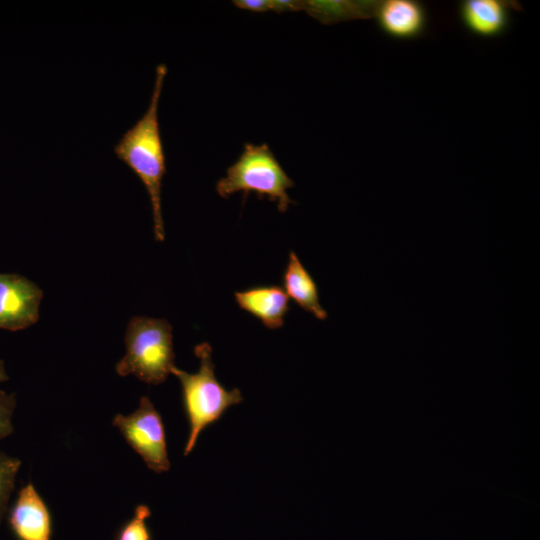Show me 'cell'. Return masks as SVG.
Here are the masks:
<instances>
[{
  "instance_id": "e0dca14e",
  "label": "cell",
  "mask_w": 540,
  "mask_h": 540,
  "mask_svg": "<svg viewBox=\"0 0 540 540\" xmlns=\"http://www.w3.org/2000/svg\"><path fill=\"white\" fill-rule=\"evenodd\" d=\"M303 9L302 1L293 0H270V10L277 13L299 11Z\"/></svg>"
},
{
  "instance_id": "7c38bea8",
  "label": "cell",
  "mask_w": 540,
  "mask_h": 540,
  "mask_svg": "<svg viewBox=\"0 0 540 540\" xmlns=\"http://www.w3.org/2000/svg\"><path fill=\"white\" fill-rule=\"evenodd\" d=\"M376 6L368 2L303 1V10L324 23L364 17L367 12H375Z\"/></svg>"
},
{
  "instance_id": "7a4b0ae2",
  "label": "cell",
  "mask_w": 540,
  "mask_h": 540,
  "mask_svg": "<svg viewBox=\"0 0 540 540\" xmlns=\"http://www.w3.org/2000/svg\"><path fill=\"white\" fill-rule=\"evenodd\" d=\"M194 353L200 360L196 373H188L176 366H173L170 372L180 382L183 406L189 423L185 456L193 450L203 429L216 422L228 408L243 401L238 388L227 390L217 380L209 343L196 345Z\"/></svg>"
},
{
  "instance_id": "5bb4252c",
  "label": "cell",
  "mask_w": 540,
  "mask_h": 540,
  "mask_svg": "<svg viewBox=\"0 0 540 540\" xmlns=\"http://www.w3.org/2000/svg\"><path fill=\"white\" fill-rule=\"evenodd\" d=\"M151 511L146 505H138L134 515L117 532L115 540H152L150 529L146 523Z\"/></svg>"
},
{
  "instance_id": "52a82bcc",
  "label": "cell",
  "mask_w": 540,
  "mask_h": 540,
  "mask_svg": "<svg viewBox=\"0 0 540 540\" xmlns=\"http://www.w3.org/2000/svg\"><path fill=\"white\" fill-rule=\"evenodd\" d=\"M7 523L17 540H52V515L32 483L18 492L8 511Z\"/></svg>"
},
{
  "instance_id": "5b68a950",
  "label": "cell",
  "mask_w": 540,
  "mask_h": 540,
  "mask_svg": "<svg viewBox=\"0 0 540 540\" xmlns=\"http://www.w3.org/2000/svg\"><path fill=\"white\" fill-rule=\"evenodd\" d=\"M112 424L150 470L161 473L170 469L164 424L148 397H141L133 413L117 414Z\"/></svg>"
},
{
  "instance_id": "4fadbf2b",
  "label": "cell",
  "mask_w": 540,
  "mask_h": 540,
  "mask_svg": "<svg viewBox=\"0 0 540 540\" xmlns=\"http://www.w3.org/2000/svg\"><path fill=\"white\" fill-rule=\"evenodd\" d=\"M21 461L0 451V523L6 513Z\"/></svg>"
},
{
  "instance_id": "30bf717a",
  "label": "cell",
  "mask_w": 540,
  "mask_h": 540,
  "mask_svg": "<svg viewBox=\"0 0 540 540\" xmlns=\"http://www.w3.org/2000/svg\"><path fill=\"white\" fill-rule=\"evenodd\" d=\"M234 298L240 309L253 315L268 329H278L290 310L289 298L277 285L256 286L236 291Z\"/></svg>"
},
{
  "instance_id": "8992f818",
  "label": "cell",
  "mask_w": 540,
  "mask_h": 540,
  "mask_svg": "<svg viewBox=\"0 0 540 540\" xmlns=\"http://www.w3.org/2000/svg\"><path fill=\"white\" fill-rule=\"evenodd\" d=\"M43 292L28 278L0 273V329L18 331L38 321Z\"/></svg>"
},
{
  "instance_id": "9c48e42d",
  "label": "cell",
  "mask_w": 540,
  "mask_h": 540,
  "mask_svg": "<svg viewBox=\"0 0 540 540\" xmlns=\"http://www.w3.org/2000/svg\"><path fill=\"white\" fill-rule=\"evenodd\" d=\"M515 5L503 0H465L459 5V17L471 34L494 38L508 29Z\"/></svg>"
},
{
  "instance_id": "ac0fdd59",
  "label": "cell",
  "mask_w": 540,
  "mask_h": 540,
  "mask_svg": "<svg viewBox=\"0 0 540 540\" xmlns=\"http://www.w3.org/2000/svg\"><path fill=\"white\" fill-rule=\"evenodd\" d=\"M8 379L9 377L5 370L4 361L0 360V383L6 382Z\"/></svg>"
},
{
  "instance_id": "3957f363",
  "label": "cell",
  "mask_w": 540,
  "mask_h": 540,
  "mask_svg": "<svg viewBox=\"0 0 540 540\" xmlns=\"http://www.w3.org/2000/svg\"><path fill=\"white\" fill-rule=\"evenodd\" d=\"M126 353L116 364L120 376L134 375L152 385L163 383L174 365L172 326L162 318L136 316L125 332Z\"/></svg>"
},
{
  "instance_id": "8fae6325",
  "label": "cell",
  "mask_w": 540,
  "mask_h": 540,
  "mask_svg": "<svg viewBox=\"0 0 540 540\" xmlns=\"http://www.w3.org/2000/svg\"><path fill=\"white\" fill-rule=\"evenodd\" d=\"M282 282L288 298L294 300L299 307L319 320L328 318V313L320 303L315 280L294 251L289 254L288 263L282 274Z\"/></svg>"
},
{
  "instance_id": "2e32d148",
  "label": "cell",
  "mask_w": 540,
  "mask_h": 540,
  "mask_svg": "<svg viewBox=\"0 0 540 540\" xmlns=\"http://www.w3.org/2000/svg\"><path fill=\"white\" fill-rule=\"evenodd\" d=\"M234 5L238 8L263 13L270 10V0H235Z\"/></svg>"
},
{
  "instance_id": "9a60e30c",
  "label": "cell",
  "mask_w": 540,
  "mask_h": 540,
  "mask_svg": "<svg viewBox=\"0 0 540 540\" xmlns=\"http://www.w3.org/2000/svg\"><path fill=\"white\" fill-rule=\"evenodd\" d=\"M15 407V393L0 391V440L13 432L12 416Z\"/></svg>"
},
{
  "instance_id": "277c9868",
  "label": "cell",
  "mask_w": 540,
  "mask_h": 540,
  "mask_svg": "<svg viewBox=\"0 0 540 540\" xmlns=\"http://www.w3.org/2000/svg\"><path fill=\"white\" fill-rule=\"evenodd\" d=\"M294 185L267 144L247 143L238 160L227 168L226 176L217 182L216 191L222 198L243 192V203L254 192L259 199L276 202L279 212L284 213L294 203L287 192Z\"/></svg>"
},
{
  "instance_id": "ba28073f",
  "label": "cell",
  "mask_w": 540,
  "mask_h": 540,
  "mask_svg": "<svg viewBox=\"0 0 540 540\" xmlns=\"http://www.w3.org/2000/svg\"><path fill=\"white\" fill-rule=\"evenodd\" d=\"M377 24L392 38L409 40L423 35L427 26V11L415 0H388L377 5Z\"/></svg>"
},
{
  "instance_id": "6da1fadb",
  "label": "cell",
  "mask_w": 540,
  "mask_h": 540,
  "mask_svg": "<svg viewBox=\"0 0 540 540\" xmlns=\"http://www.w3.org/2000/svg\"><path fill=\"white\" fill-rule=\"evenodd\" d=\"M166 74V64H159L147 110L114 146L116 156L134 171L147 190L152 208L154 235L160 242L165 240L161 187L166 174V161L160 134L158 106Z\"/></svg>"
}]
</instances>
